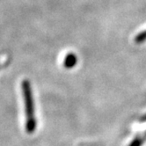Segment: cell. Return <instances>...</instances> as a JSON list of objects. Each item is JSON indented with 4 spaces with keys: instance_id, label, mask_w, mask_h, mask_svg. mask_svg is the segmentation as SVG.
I'll list each match as a JSON object with an SVG mask.
<instances>
[{
    "instance_id": "3957f363",
    "label": "cell",
    "mask_w": 146,
    "mask_h": 146,
    "mask_svg": "<svg viewBox=\"0 0 146 146\" xmlns=\"http://www.w3.org/2000/svg\"><path fill=\"white\" fill-rule=\"evenodd\" d=\"M144 40H146V30L143 31L142 33H139L135 38V41L137 43H141L143 42Z\"/></svg>"
},
{
    "instance_id": "277c9868",
    "label": "cell",
    "mask_w": 146,
    "mask_h": 146,
    "mask_svg": "<svg viewBox=\"0 0 146 146\" xmlns=\"http://www.w3.org/2000/svg\"><path fill=\"white\" fill-rule=\"evenodd\" d=\"M142 144H143V139L137 137L129 143V146H142Z\"/></svg>"
},
{
    "instance_id": "6da1fadb",
    "label": "cell",
    "mask_w": 146,
    "mask_h": 146,
    "mask_svg": "<svg viewBox=\"0 0 146 146\" xmlns=\"http://www.w3.org/2000/svg\"><path fill=\"white\" fill-rule=\"evenodd\" d=\"M21 90L26 113L25 130L27 134H33L37 129V119L35 116V104L32 86L28 79H24L22 81Z\"/></svg>"
},
{
    "instance_id": "5b68a950",
    "label": "cell",
    "mask_w": 146,
    "mask_h": 146,
    "mask_svg": "<svg viewBox=\"0 0 146 146\" xmlns=\"http://www.w3.org/2000/svg\"><path fill=\"white\" fill-rule=\"evenodd\" d=\"M141 121H146V114H144V115L141 118Z\"/></svg>"
},
{
    "instance_id": "7a4b0ae2",
    "label": "cell",
    "mask_w": 146,
    "mask_h": 146,
    "mask_svg": "<svg viewBox=\"0 0 146 146\" xmlns=\"http://www.w3.org/2000/svg\"><path fill=\"white\" fill-rule=\"evenodd\" d=\"M78 59L77 55H75L74 53H68L64 60V67L67 70H70L73 69L78 64Z\"/></svg>"
}]
</instances>
